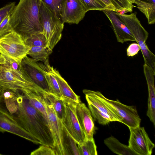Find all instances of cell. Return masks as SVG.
Wrapping results in <instances>:
<instances>
[{"label":"cell","mask_w":155,"mask_h":155,"mask_svg":"<svg viewBox=\"0 0 155 155\" xmlns=\"http://www.w3.org/2000/svg\"><path fill=\"white\" fill-rule=\"evenodd\" d=\"M115 8V12L118 13L124 9L131 12L134 6L131 0H110Z\"/></svg>","instance_id":"30"},{"label":"cell","mask_w":155,"mask_h":155,"mask_svg":"<svg viewBox=\"0 0 155 155\" xmlns=\"http://www.w3.org/2000/svg\"><path fill=\"white\" fill-rule=\"evenodd\" d=\"M87 104L92 117L99 124L105 125L108 124L110 122H112L109 116L101 111L91 104Z\"/></svg>","instance_id":"27"},{"label":"cell","mask_w":155,"mask_h":155,"mask_svg":"<svg viewBox=\"0 0 155 155\" xmlns=\"http://www.w3.org/2000/svg\"><path fill=\"white\" fill-rule=\"evenodd\" d=\"M43 65L44 74L48 87L49 93L61 98L62 96L56 80L51 73L46 69L45 65Z\"/></svg>","instance_id":"24"},{"label":"cell","mask_w":155,"mask_h":155,"mask_svg":"<svg viewBox=\"0 0 155 155\" xmlns=\"http://www.w3.org/2000/svg\"><path fill=\"white\" fill-rule=\"evenodd\" d=\"M43 96L48 122L55 141V147L54 150L57 155H65L63 144V124L62 121L57 116L49 98L48 93L44 91Z\"/></svg>","instance_id":"10"},{"label":"cell","mask_w":155,"mask_h":155,"mask_svg":"<svg viewBox=\"0 0 155 155\" xmlns=\"http://www.w3.org/2000/svg\"><path fill=\"white\" fill-rule=\"evenodd\" d=\"M87 12L91 10L102 11L108 9L106 5L100 0H81Z\"/></svg>","instance_id":"29"},{"label":"cell","mask_w":155,"mask_h":155,"mask_svg":"<svg viewBox=\"0 0 155 155\" xmlns=\"http://www.w3.org/2000/svg\"><path fill=\"white\" fill-rule=\"evenodd\" d=\"M46 68L51 73L56 80L62 97L69 99L77 103L81 102L80 97L73 91L58 70L51 66L50 65Z\"/></svg>","instance_id":"18"},{"label":"cell","mask_w":155,"mask_h":155,"mask_svg":"<svg viewBox=\"0 0 155 155\" xmlns=\"http://www.w3.org/2000/svg\"><path fill=\"white\" fill-rule=\"evenodd\" d=\"M11 14H8L6 15L0 23V37L12 31L9 23Z\"/></svg>","instance_id":"32"},{"label":"cell","mask_w":155,"mask_h":155,"mask_svg":"<svg viewBox=\"0 0 155 155\" xmlns=\"http://www.w3.org/2000/svg\"><path fill=\"white\" fill-rule=\"evenodd\" d=\"M77 117L86 138L92 139L95 131V127L91 112L83 103H78L76 107Z\"/></svg>","instance_id":"15"},{"label":"cell","mask_w":155,"mask_h":155,"mask_svg":"<svg viewBox=\"0 0 155 155\" xmlns=\"http://www.w3.org/2000/svg\"><path fill=\"white\" fill-rule=\"evenodd\" d=\"M24 41L26 45L30 48L35 46L48 47L47 40L42 33L34 35Z\"/></svg>","instance_id":"26"},{"label":"cell","mask_w":155,"mask_h":155,"mask_svg":"<svg viewBox=\"0 0 155 155\" xmlns=\"http://www.w3.org/2000/svg\"><path fill=\"white\" fill-rule=\"evenodd\" d=\"M30 48L26 45L21 36L14 31L0 37L1 54L19 64H21Z\"/></svg>","instance_id":"6"},{"label":"cell","mask_w":155,"mask_h":155,"mask_svg":"<svg viewBox=\"0 0 155 155\" xmlns=\"http://www.w3.org/2000/svg\"><path fill=\"white\" fill-rule=\"evenodd\" d=\"M44 91L42 89L37 91L27 90L22 93L30 104L43 115L48 120L43 96Z\"/></svg>","instance_id":"19"},{"label":"cell","mask_w":155,"mask_h":155,"mask_svg":"<svg viewBox=\"0 0 155 155\" xmlns=\"http://www.w3.org/2000/svg\"><path fill=\"white\" fill-rule=\"evenodd\" d=\"M31 155H57L55 150L49 146L41 145L31 152Z\"/></svg>","instance_id":"31"},{"label":"cell","mask_w":155,"mask_h":155,"mask_svg":"<svg viewBox=\"0 0 155 155\" xmlns=\"http://www.w3.org/2000/svg\"><path fill=\"white\" fill-rule=\"evenodd\" d=\"M0 132H8L35 144L38 142L26 131L6 108L0 95Z\"/></svg>","instance_id":"8"},{"label":"cell","mask_w":155,"mask_h":155,"mask_svg":"<svg viewBox=\"0 0 155 155\" xmlns=\"http://www.w3.org/2000/svg\"><path fill=\"white\" fill-rule=\"evenodd\" d=\"M48 95L58 117L62 121L65 112L64 105L62 98H60L49 93Z\"/></svg>","instance_id":"28"},{"label":"cell","mask_w":155,"mask_h":155,"mask_svg":"<svg viewBox=\"0 0 155 155\" xmlns=\"http://www.w3.org/2000/svg\"><path fill=\"white\" fill-rule=\"evenodd\" d=\"M105 144L113 153L120 155H137L128 146L121 143L113 136L105 139Z\"/></svg>","instance_id":"21"},{"label":"cell","mask_w":155,"mask_h":155,"mask_svg":"<svg viewBox=\"0 0 155 155\" xmlns=\"http://www.w3.org/2000/svg\"><path fill=\"white\" fill-rule=\"evenodd\" d=\"M102 11L110 21L118 42L124 43L129 41H136L128 28L116 14L115 12L108 9Z\"/></svg>","instance_id":"14"},{"label":"cell","mask_w":155,"mask_h":155,"mask_svg":"<svg viewBox=\"0 0 155 155\" xmlns=\"http://www.w3.org/2000/svg\"><path fill=\"white\" fill-rule=\"evenodd\" d=\"M57 5L58 11L60 16V14L63 4L64 0H54Z\"/></svg>","instance_id":"37"},{"label":"cell","mask_w":155,"mask_h":155,"mask_svg":"<svg viewBox=\"0 0 155 155\" xmlns=\"http://www.w3.org/2000/svg\"><path fill=\"white\" fill-rule=\"evenodd\" d=\"M145 16L149 24L155 22V0H131Z\"/></svg>","instance_id":"20"},{"label":"cell","mask_w":155,"mask_h":155,"mask_svg":"<svg viewBox=\"0 0 155 155\" xmlns=\"http://www.w3.org/2000/svg\"><path fill=\"white\" fill-rule=\"evenodd\" d=\"M39 11L40 19L43 28L42 33L47 40L48 48L52 50L61 38L64 23L41 0Z\"/></svg>","instance_id":"5"},{"label":"cell","mask_w":155,"mask_h":155,"mask_svg":"<svg viewBox=\"0 0 155 155\" xmlns=\"http://www.w3.org/2000/svg\"></svg>","instance_id":"39"},{"label":"cell","mask_w":155,"mask_h":155,"mask_svg":"<svg viewBox=\"0 0 155 155\" xmlns=\"http://www.w3.org/2000/svg\"><path fill=\"white\" fill-rule=\"evenodd\" d=\"M52 50L48 47H32L27 54L31 58L36 62L41 61L43 62L46 67L50 65L48 58L51 54Z\"/></svg>","instance_id":"22"},{"label":"cell","mask_w":155,"mask_h":155,"mask_svg":"<svg viewBox=\"0 0 155 155\" xmlns=\"http://www.w3.org/2000/svg\"><path fill=\"white\" fill-rule=\"evenodd\" d=\"M102 2L109 10L115 12V8L110 0H100Z\"/></svg>","instance_id":"36"},{"label":"cell","mask_w":155,"mask_h":155,"mask_svg":"<svg viewBox=\"0 0 155 155\" xmlns=\"http://www.w3.org/2000/svg\"><path fill=\"white\" fill-rule=\"evenodd\" d=\"M41 0L45 3L49 8L54 14L61 19L57 5L54 0Z\"/></svg>","instance_id":"34"},{"label":"cell","mask_w":155,"mask_h":155,"mask_svg":"<svg viewBox=\"0 0 155 155\" xmlns=\"http://www.w3.org/2000/svg\"><path fill=\"white\" fill-rule=\"evenodd\" d=\"M81 0H64L60 17L64 23L78 24L86 13Z\"/></svg>","instance_id":"13"},{"label":"cell","mask_w":155,"mask_h":155,"mask_svg":"<svg viewBox=\"0 0 155 155\" xmlns=\"http://www.w3.org/2000/svg\"><path fill=\"white\" fill-rule=\"evenodd\" d=\"M130 132L128 146L137 155H151L154 144L144 127L140 126L129 129Z\"/></svg>","instance_id":"11"},{"label":"cell","mask_w":155,"mask_h":155,"mask_svg":"<svg viewBox=\"0 0 155 155\" xmlns=\"http://www.w3.org/2000/svg\"><path fill=\"white\" fill-rule=\"evenodd\" d=\"M95 92L115 112L120 119V122L125 124L129 129L140 126L141 120L135 107L123 104L117 99L116 101L109 99L99 91H95Z\"/></svg>","instance_id":"9"},{"label":"cell","mask_w":155,"mask_h":155,"mask_svg":"<svg viewBox=\"0 0 155 155\" xmlns=\"http://www.w3.org/2000/svg\"><path fill=\"white\" fill-rule=\"evenodd\" d=\"M137 14L136 12L129 15H121L116 13L117 16L128 28L140 46L144 64L155 73V55L149 50L146 43L149 34L137 18Z\"/></svg>","instance_id":"4"},{"label":"cell","mask_w":155,"mask_h":155,"mask_svg":"<svg viewBox=\"0 0 155 155\" xmlns=\"http://www.w3.org/2000/svg\"><path fill=\"white\" fill-rule=\"evenodd\" d=\"M15 6V2H13L0 9V23L6 15L12 13Z\"/></svg>","instance_id":"33"},{"label":"cell","mask_w":155,"mask_h":155,"mask_svg":"<svg viewBox=\"0 0 155 155\" xmlns=\"http://www.w3.org/2000/svg\"><path fill=\"white\" fill-rule=\"evenodd\" d=\"M21 65L32 82L45 91L49 93V88L44 73L43 64L36 62L26 55L22 60Z\"/></svg>","instance_id":"12"},{"label":"cell","mask_w":155,"mask_h":155,"mask_svg":"<svg viewBox=\"0 0 155 155\" xmlns=\"http://www.w3.org/2000/svg\"><path fill=\"white\" fill-rule=\"evenodd\" d=\"M83 93L85 95L87 104L94 106L101 111L109 116L112 121L120 122V119L113 109L96 94L95 91L84 89Z\"/></svg>","instance_id":"17"},{"label":"cell","mask_w":155,"mask_h":155,"mask_svg":"<svg viewBox=\"0 0 155 155\" xmlns=\"http://www.w3.org/2000/svg\"><path fill=\"white\" fill-rule=\"evenodd\" d=\"M0 95L8 111L39 144L54 149L55 141L48 120L30 104L23 93L7 90Z\"/></svg>","instance_id":"1"},{"label":"cell","mask_w":155,"mask_h":155,"mask_svg":"<svg viewBox=\"0 0 155 155\" xmlns=\"http://www.w3.org/2000/svg\"><path fill=\"white\" fill-rule=\"evenodd\" d=\"M41 0H20L11 15L9 23L12 31L19 34L23 40L42 33L39 17Z\"/></svg>","instance_id":"2"},{"label":"cell","mask_w":155,"mask_h":155,"mask_svg":"<svg viewBox=\"0 0 155 155\" xmlns=\"http://www.w3.org/2000/svg\"><path fill=\"white\" fill-rule=\"evenodd\" d=\"M62 99L65 110L62 124L77 144L81 143L86 137L77 117L76 107L78 103L68 99L62 97Z\"/></svg>","instance_id":"7"},{"label":"cell","mask_w":155,"mask_h":155,"mask_svg":"<svg viewBox=\"0 0 155 155\" xmlns=\"http://www.w3.org/2000/svg\"><path fill=\"white\" fill-rule=\"evenodd\" d=\"M80 155H97V146L94 138L85 139L81 143L78 144Z\"/></svg>","instance_id":"25"},{"label":"cell","mask_w":155,"mask_h":155,"mask_svg":"<svg viewBox=\"0 0 155 155\" xmlns=\"http://www.w3.org/2000/svg\"><path fill=\"white\" fill-rule=\"evenodd\" d=\"M62 137L65 155H80L77 144L63 125Z\"/></svg>","instance_id":"23"},{"label":"cell","mask_w":155,"mask_h":155,"mask_svg":"<svg viewBox=\"0 0 155 155\" xmlns=\"http://www.w3.org/2000/svg\"><path fill=\"white\" fill-rule=\"evenodd\" d=\"M140 50V46L137 43H133L127 49V55L129 57H133L137 54Z\"/></svg>","instance_id":"35"},{"label":"cell","mask_w":155,"mask_h":155,"mask_svg":"<svg viewBox=\"0 0 155 155\" xmlns=\"http://www.w3.org/2000/svg\"><path fill=\"white\" fill-rule=\"evenodd\" d=\"M2 57V54L0 53V61H1Z\"/></svg>","instance_id":"38"},{"label":"cell","mask_w":155,"mask_h":155,"mask_svg":"<svg viewBox=\"0 0 155 155\" xmlns=\"http://www.w3.org/2000/svg\"><path fill=\"white\" fill-rule=\"evenodd\" d=\"M144 75L148 86V98L147 115L155 126V91L154 84L155 73L148 66L143 65Z\"/></svg>","instance_id":"16"},{"label":"cell","mask_w":155,"mask_h":155,"mask_svg":"<svg viewBox=\"0 0 155 155\" xmlns=\"http://www.w3.org/2000/svg\"><path fill=\"white\" fill-rule=\"evenodd\" d=\"M41 89L32 82L21 64L2 55L0 61V91L10 90L22 93L27 90Z\"/></svg>","instance_id":"3"}]
</instances>
